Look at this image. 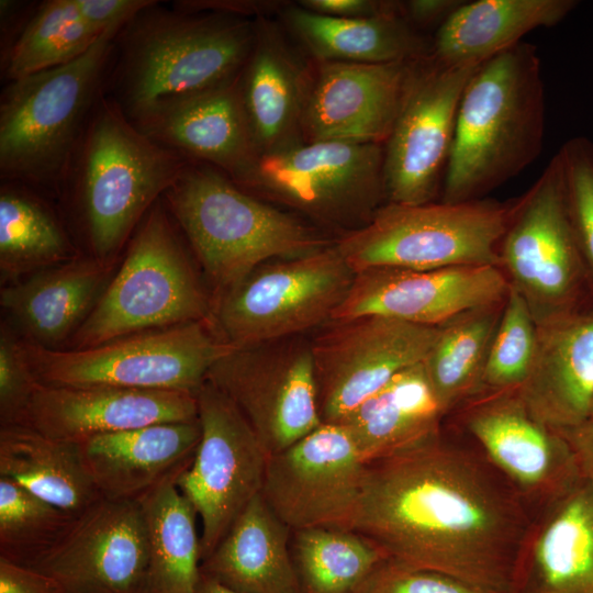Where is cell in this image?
I'll return each instance as SVG.
<instances>
[{
  "label": "cell",
  "instance_id": "cell-22",
  "mask_svg": "<svg viewBox=\"0 0 593 593\" xmlns=\"http://www.w3.org/2000/svg\"><path fill=\"white\" fill-rule=\"evenodd\" d=\"M194 419L198 406L191 393L38 382L18 425L80 444L99 435Z\"/></svg>",
  "mask_w": 593,
  "mask_h": 593
},
{
  "label": "cell",
  "instance_id": "cell-17",
  "mask_svg": "<svg viewBox=\"0 0 593 593\" xmlns=\"http://www.w3.org/2000/svg\"><path fill=\"white\" fill-rule=\"evenodd\" d=\"M366 463L348 430L322 423L269 456L261 494L291 529H350L359 504Z\"/></svg>",
  "mask_w": 593,
  "mask_h": 593
},
{
  "label": "cell",
  "instance_id": "cell-5",
  "mask_svg": "<svg viewBox=\"0 0 593 593\" xmlns=\"http://www.w3.org/2000/svg\"><path fill=\"white\" fill-rule=\"evenodd\" d=\"M216 295L272 259L329 246L303 221L247 193L219 169L189 161L163 195Z\"/></svg>",
  "mask_w": 593,
  "mask_h": 593
},
{
  "label": "cell",
  "instance_id": "cell-37",
  "mask_svg": "<svg viewBox=\"0 0 593 593\" xmlns=\"http://www.w3.org/2000/svg\"><path fill=\"white\" fill-rule=\"evenodd\" d=\"M102 34L83 20L75 0L33 3L16 29L1 40V77L9 82L70 63Z\"/></svg>",
  "mask_w": 593,
  "mask_h": 593
},
{
  "label": "cell",
  "instance_id": "cell-33",
  "mask_svg": "<svg viewBox=\"0 0 593 593\" xmlns=\"http://www.w3.org/2000/svg\"><path fill=\"white\" fill-rule=\"evenodd\" d=\"M0 477L76 516L101 499L79 444L25 425L0 427Z\"/></svg>",
  "mask_w": 593,
  "mask_h": 593
},
{
  "label": "cell",
  "instance_id": "cell-30",
  "mask_svg": "<svg viewBox=\"0 0 593 593\" xmlns=\"http://www.w3.org/2000/svg\"><path fill=\"white\" fill-rule=\"evenodd\" d=\"M289 30L316 61L390 64L430 55L432 40L402 11L345 19L309 11L299 4L282 12Z\"/></svg>",
  "mask_w": 593,
  "mask_h": 593
},
{
  "label": "cell",
  "instance_id": "cell-15",
  "mask_svg": "<svg viewBox=\"0 0 593 593\" xmlns=\"http://www.w3.org/2000/svg\"><path fill=\"white\" fill-rule=\"evenodd\" d=\"M205 380L236 405L269 456L322 424L311 343L288 338L235 348Z\"/></svg>",
  "mask_w": 593,
  "mask_h": 593
},
{
  "label": "cell",
  "instance_id": "cell-21",
  "mask_svg": "<svg viewBox=\"0 0 593 593\" xmlns=\"http://www.w3.org/2000/svg\"><path fill=\"white\" fill-rule=\"evenodd\" d=\"M413 61H317L301 122L302 141L383 145Z\"/></svg>",
  "mask_w": 593,
  "mask_h": 593
},
{
  "label": "cell",
  "instance_id": "cell-20",
  "mask_svg": "<svg viewBox=\"0 0 593 593\" xmlns=\"http://www.w3.org/2000/svg\"><path fill=\"white\" fill-rule=\"evenodd\" d=\"M147 564L139 503L101 497L33 569L57 581L63 593H144Z\"/></svg>",
  "mask_w": 593,
  "mask_h": 593
},
{
  "label": "cell",
  "instance_id": "cell-10",
  "mask_svg": "<svg viewBox=\"0 0 593 593\" xmlns=\"http://www.w3.org/2000/svg\"><path fill=\"white\" fill-rule=\"evenodd\" d=\"M354 275L334 244L266 262L215 296L212 324L234 348L292 338L331 322Z\"/></svg>",
  "mask_w": 593,
  "mask_h": 593
},
{
  "label": "cell",
  "instance_id": "cell-45",
  "mask_svg": "<svg viewBox=\"0 0 593 593\" xmlns=\"http://www.w3.org/2000/svg\"><path fill=\"white\" fill-rule=\"evenodd\" d=\"M300 7L324 15L345 19H366L402 11L400 1L382 0H302Z\"/></svg>",
  "mask_w": 593,
  "mask_h": 593
},
{
  "label": "cell",
  "instance_id": "cell-34",
  "mask_svg": "<svg viewBox=\"0 0 593 593\" xmlns=\"http://www.w3.org/2000/svg\"><path fill=\"white\" fill-rule=\"evenodd\" d=\"M171 477L137 502L147 533L144 593H195L201 579L198 514Z\"/></svg>",
  "mask_w": 593,
  "mask_h": 593
},
{
  "label": "cell",
  "instance_id": "cell-9",
  "mask_svg": "<svg viewBox=\"0 0 593 593\" xmlns=\"http://www.w3.org/2000/svg\"><path fill=\"white\" fill-rule=\"evenodd\" d=\"M42 384L116 387L195 394L210 368L235 349L211 321H197L123 336L81 348H47L22 342Z\"/></svg>",
  "mask_w": 593,
  "mask_h": 593
},
{
  "label": "cell",
  "instance_id": "cell-38",
  "mask_svg": "<svg viewBox=\"0 0 593 593\" xmlns=\"http://www.w3.org/2000/svg\"><path fill=\"white\" fill-rule=\"evenodd\" d=\"M292 533L290 548L300 593H363L389 559L351 529L312 527Z\"/></svg>",
  "mask_w": 593,
  "mask_h": 593
},
{
  "label": "cell",
  "instance_id": "cell-47",
  "mask_svg": "<svg viewBox=\"0 0 593 593\" xmlns=\"http://www.w3.org/2000/svg\"><path fill=\"white\" fill-rule=\"evenodd\" d=\"M461 0H410L402 2L403 14L418 27L437 29L463 3Z\"/></svg>",
  "mask_w": 593,
  "mask_h": 593
},
{
  "label": "cell",
  "instance_id": "cell-49",
  "mask_svg": "<svg viewBox=\"0 0 593 593\" xmlns=\"http://www.w3.org/2000/svg\"><path fill=\"white\" fill-rule=\"evenodd\" d=\"M195 593H238L233 591L221 583L201 575Z\"/></svg>",
  "mask_w": 593,
  "mask_h": 593
},
{
  "label": "cell",
  "instance_id": "cell-26",
  "mask_svg": "<svg viewBox=\"0 0 593 593\" xmlns=\"http://www.w3.org/2000/svg\"><path fill=\"white\" fill-rule=\"evenodd\" d=\"M200 438L198 418L99 435L79 445L101 497L138 501L189 467Z\"/></svg>",
  "mask_w": 593,
  "mask_h": 593
},
{
  "label": "cell",
  "instance_id": "cell-2",
  "mask_svg": "<svg viewBox=\"0 0 593 593\" xmlns=\"http://www.w3.org/2000/svg\"><path fill=\"white\" fill-rule=\"evenodd\" d=\"M254 41L255 19L154 1L116 33L104 96L139 126L235 81Z\"/></svg>",
  "mask_w": 593,
  "mask_h": 593
},
{
  "label": "cell",
  "instance_id": "cell-36",
  "mask_svg": "<svg viewBox=\"0 0 593 593\" xmlns=\"http://www.w3.org/2000/svg\"><path fill=\"white\" fill-rule=\"evenodd\" d=\"M77 255L66 230L40 193L21 183L1 181L0 271L2 279L66 262Z\"/></svg>",
  "mask_w": 593,
  "mask_h": 593
},
{
  "label": "cell",
  "instance_id": "cell-3",
  "mask_svg": "<svg viewBox=\"0 0 593 593\" xmlns=\"http://www.w3.org/2000/svg\"><path fill=\"white\" fill-rule=\"evenodd\" d=\"M545 122L535 45L522 41L483 61L459 102L441 201L483 199L521 174L540 155Z\"/></svg>",
  "mask_w": 593,
  "mask_h": 593
},
{
  "label": "cell",
  "instance_id": "cell-1",
  "mask_svg": "<svg viewBox=\"0 0 593 593\" xmlns=\"http://www.w3.org/2000/svg\"><path fill=\"white\" fill-rule=\"evenodd\" d=\"M526 505L482 452L440 430L366 463L350 529L396 562L513 593Z\"/></svg>",
  "mask_w": 593,
  "mask_h": 593
},
{
  "label": "cell",
  "instance_id": "cell-18",
  "mask_svg": "<svg viewBox=\"0 0 593 593\" xmlns=\"http://www.w3.org/2000/svg\"><path fill=\"white\" fill-rule=\"evenodd\" d=\"M456 412L483 456L527 504L544 506L582 479L566 439L537 419L516 390L482 392Z\"/></svg>",
  "mask_w": 593,
  "mask_h": 593
},
{
  "label": "cell",
  "instance_id": "cell-40",
  "mask_svg": "<svg viewBox=\"0 0 593 593\" xmlns=\"http://www.w3.org/2000/svg\"><path fill=\"white\" fill-rule=\"evenodd\" d=\"M536 343L537 324L523 298L510 288L485 362L480 393L517 390L529 373Z\"/></svg>",
  "mask_w": 593,
  "mask_h": 593
},
{
  "label": "cell",
  "instance_id": "cell-16",
  "mask_svg": "<svg viewBox=\"0 0 593 593\" xmlns=\"http://www.w3.org/2000/svg\"><path fill=\"white\" fill-rule=\"evenodd\" d=\"M332 325L311 342L322 423L339 424L400 371L423 362L439 328L363 315Z\"/></svg>",
  "mask_w": 593,
  "mask_h": 593
},
{
  "label": "cell",
  "instance_id": "cell-32",
  "mask_svg": "<svg viewBox=\"0 0 593 593\" xmlns=\"http://www.w3.org/2000/svg\"><path fill=\"white\" fill-rule=\"evenodd\" d=\"M445 416L419 362L396 373L339 424L370 463L437 434Z\"/></svg>",
  "mask_w": 593,
  "mask_h": 593
},
{
  "label": "cell",
  "instance_id": "cell-43",
  "mask_svg": "<svg viewBox=\"0 0 593 593\" xmlns=\"http://www.w3.org/2000/svg\"><path fill=\"white\" fill-rule=\"evenodd\" d=\"M363 593H489L444 572L388 559Z\"/></svg>",
  "mask_w": 593,
  "mask_h": 593
},
{
  "label": "cell",
  "instance_id": "cell-23",
  "mask_svg": "<svg viewBox=\"0 0 593 593\" xmlns=\"http://www.w3.org/2000/svg\"><path fill=\"white\" fill-rule=\"evenodd\" d=\"M516 391L529 412L553 429L591 418L593 302L537 324L533 363Z\"/></svg>",
  "mask_w": 593,
  "mask_h": 593
},
{
  "label": "cell",
  "instance_id": "cell-7",
  "mask_svg": "<svg viewBox=\"0 0 593 593\" xmlns=\"http://www.w3.org/2000/svg\"><path fill=\"white\" fill-rule=\"evenodd\" d=\"M163 198L146 213L120 270L72 335L81 349L146 331L211 321L205 294Z\"/></svg>",
  "mask_w": 593,
  "mask_h": 593
},
{
  "label": "cell",
  "instance_id": "cell-6",
  "mask_svg": "<svg viewBox=\"0 0 593 593\" xmlns=\"http://www.w3.org/2000/svg\"><path fill=\"white\" fill-rule=\"evenodd\" d=\"M120 27L65 65L5 82L0 97V178L60 194L72 155L104 94Z\"/></svg>",
  "mask_w": 593,
  "mask_h": 593
},
{
  "label": "cell",
  "instance_id": "cell-28",
  "mask_svg": "<svg viewBox=\"0 0 593 593\" xmlns=\"http://www.w3.org/2000/svg\"><path fill=\"white\" fill-rule=\"evenodd\" d=\"M290 532L259 493L201 561V575L238 593H300Z\"/></svg>",
  "mask_w": 593,
  "mask_h": 593
},
{
  "label": "cell",
  "instance_id": "cell-42",
  "mask_svg": "<svg viewBox=\"0 0 593 593\" xmlns=\"http://www.w3.org/2000/svg\"><path fill=\"white\" fill-rule=\"evenodd\" d=\"M38 381L34 377L19 340L2 324L0 331V423H21Z\"/></svg>",
  "mask_w": 593,
  "mask_h": 593
},
{
  "label": "cell",
  "instance_id": "cell-4",
  "mask_svg": "<svg viewBox=\"0 0 593 593\" xmlns=\"http://www.w3.org/2000/svg\"><path fill=\"white\" fill-rule=\"evenodd\" d=\"M189 161L148 137L103 94L60 191L76 201L93 257L108 264Z\"/></svg>",
  "mask_w": 593,
  "mask_h": 593
},
{
  "label": "cell",
  "instance_id": "cell-50",
  "mask_svg": "<svg viewBox=\"0 0 593 593\" xmlns=\"http://www.w3.org/2000/svg\"><path fill=\"white\" fill-rule=\"evenodd\" d=\"M590 419H593V409H592V414H591V418Z\"/></svg>",
  "mask_w": 593,
  "mask_h": 593
},
{
  "label": "cell",
  "instance_id": "cell-35",
  "mask_svg": "<svg viewBox=\"0 0 593 593\" xmlns=\"http://www.w3.org/2000/svg\"><path fill=\"white\" fill-rule=\"evenodd\" d=\"M505 300L466 310L438 325L437 339L423 365L445 415L480 393Z\"/></svg>",
  "mask_w": 593,
  "mask_h": 593
},
{
  "label": "cell",
  "instance_id": "cell-44",
  "mask_svg": "<svg viewBox=\"0 0 593 593\" xmlns=\"http://www.w3.org/2000/svg\"><path fill=\"white\" fill-rule=\"evenodd\" d=\"M83 20L99 32L120 27L154 0H75Z\"/></svg>",
  "mask_w": 593,
  "mask_h": 593
},
{
  "label": "cell",
  "instance_id": "cell-14",
  "mask_svg": "<svg viewBox=\"0 0 593 593\" xmlns=\"http://www.w3.org/2000/svg\"><path fill=\"white\" fill-rule=\"evenodd\" d=\"M201 438L177 478L201 521V561L262 491L269 455L236 405L205 380L194 394Z\"/></svg>",
  "mask_w": 593,
  "mask_h": 593
},
{
  "label": "cell",
  "instance_id": "cell-27",
  "mask_svg": "<svg viewBox=\"0 0 593 593\" xmlns=\"http://www.w3.org/2000/svg\"><path fill=\"white\" fill-rule=\"evenodd\" d=\"M238 78L136 127L158 144L191 161L208 164L242 186L259 155L242 104Z\"/></svg>",
  "mask_w": 593,
  "mask_h": 593
},
{
  "label": "cell",
  "instance_id": "cell-48",
  "mask_svg": "<svg viewBox=\"0 0 593 593\" xmlns=\"http://www.w3.org/2000/svg\"><path fill=\"white\" fill-rule=\"evenodd\" d=\"M557 430L568 443L581 478L593 484V419Z\"/></svg>",
  "mask_w": 593,
  "mask_h": 593
},
{
  "label": "cell",
  "instance_id": "cell-11",
  "mask_svg": "<svg viewBox=\"0 0 593 593\" xmlns=\"http://www.w3.org/2000/svg\"><path fill=\"white\" fill-rule=\"evenodd\" d=\"M510 288L526 302L536 324L593 302V290L564 200L556 154L519 198L500 247Z\"/></svg>",
  "mask_w": 593,
  "mask_h": 593
},
{
  "label": "cell",
  "instance_id": "cell-46",
  "mask_svg": "<svg viewBox=\"0 0 593 593\" xmlns=\"http://www.w3.org/2000/svg\"><path fill=\"white\" fill-rule=\"evenodd\" d=\"M0 593H63L46 573L0 558Z\"/></svg>",
  "mask_w": 593,
  "mask_h": 593
},
{
  "label": "cell",
  "instance_id": "cell-13",
  "mask_svg": "<svg viewBox=\"0 0 593 593\" xmlns=\"http://www.w3.org/2000/svg\"><path fill=\"white\" fill-rule=\"evenodd\" d=\"M480 65H449L432 55L413 61L383 144L387 202L424 204L434 202L441 192L459 102Z\"/></svg>",
  "mask_w": 593,
  "mask_h": 593
},
{
  "label": "cell",
  "instance_id": "cell-25",
  "mask_svg": "<svg viewBox=\"0 0 593 593\" xmlns=\"http://www.w3.org/2000/svg\"><path fill=\"white\" fill-rule=\"evenodd\" d=\"M311 77L312 69L278 27L264 16L255 18V41L238 90L258 155L302 141Z\"/></svg>",
  "mask_w": 593,
  "mask_h": 593
},
{
  "label": "cell",
  "instance_id": "cell-12",
  "mask_svg": "<svg viewBox=\"0 0 593 593\" xmlns=\"http://www.w3.org/2000/svg\"><path fill=\"white\" fill-rule=\"evenodd\" d=\"M338 225H366L385 199L383 145L298 142L259 155L240 186ZM354 230V231H355Z\"/></svg>",
  "mask_w": 593,
  "mask_h": 593
},
{
  "label": "cell",
  "instance_id": "cell-19",
  "mask_svg": "<svg viewBox=\"0 0 593 593\" xmlns=\"http://www.w3.org/2000/svg\"><path fill=\"white\" fill-rule=\"evenodd\" d=\"M508 290L505 273L496 266L372 267L355 272L331 321L380 315L438 326L466 310L504 300Z\"/></svg>",
  "mask_w": 593,
  "mask_h": 593
},
{
  "label": "cell",
  "instance_id": "cell-41",
  "mask_svg": "<svg viewBox=\"0 0 593 593\" xmlns=\"http://www.w3.org/2000/svg\"><path fill=\"white\" fill-rule=\"evenodd\" d=\"M557 155L569 220L593 290V141L572 137Z\"/></svg>",
  "mask_w": 593,
  "mask_h": 593
},
{
  "label": "cell",
  "instance_id": "cell-8",
  "mask_svg": "<svg viewBox=\"0 0 593 593\" xmlns=\"http://www.w3.org/2000/svg\"><path fill=\"white\" fill-rule=\"evenodd\" d=\"M515 199L381 205L363 226L335 247L354 272L372 267L501 268L500 247Z\"/></svg>",
  "mask_w": 593,
  "mask_h": 593
},
{
  "label": "cell",
  "instance_id": "cell-24",
  "mask_svg": "<svg viewBox=\"0 0 593 593\" xmlns=\"http://www.w3.org/2000/svg\"><path fill=\"white\" fill-rule=\"evenodd\" d=\"M513 593H593V484L542 506L523 540Z\"/></svg>",
  "mask_w": 593,
  "mask_h": 593
},
{
  "label": "cell",
  "instance_id": "cell-39",
  "mask_svg": "<svg viewBox=\"0 0 593 593\" xmlns=\"http://www.w3.org/2000/svg\"><path fill=\"white\" fill-rule=\"evenodd\" d=\"M77 517L0 477V558L35 568L65 539Z\"/></svg>",
  "mask_w": 593,
  "mask_h": 593
},
{
  "label": "cell",
  "instance_id": "cell-31",
  "mask_svg": "<svg viewBox=\"0 0 593 593\" xmlns=\"http://www.w3.org/2000/svg\"><path fill=\"white\" fill-rule=\"evenodd\" d=\"M575 0L463 2L436 31L430 55L449 65L482 64L538 27L560 23Z\"/></svg>",
  "mask_w": 593,
  "mask_h": 593
},
{
  "label": "cell",
  "instance_id": "cell-29",
  "mask_svg": "<svg viewBox=\"0 0 593 593\" xmlns=\"http://www.w3.org/2000/svg\"><path fill=\"white\" fill-rule=\"evenodd\" d=\"M107 265L96 257L76 256L2 287L1 306L26 336L25 342L55 348L90 313Z\"/></svg>",
  "mask_w": 593,
  "mask_h": 593
}]
</instances>
